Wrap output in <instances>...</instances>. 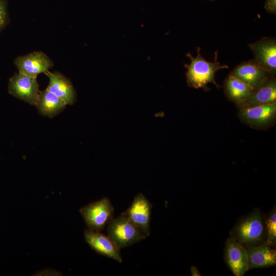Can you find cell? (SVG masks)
Listing matches in <instances>:
<instances>
[{
	"mask_svg": "<svg viewBox=\"0 0 276 276\" xmlns=\"http://www.w3.org/2000/svg\"><path fill=\"white\" fill-rule=\"evenodd\" d=\"M197 52L196 57L192 56L190 53L186 55L191 60L189 64H184L187 69L186 79L188 85L196 89L202 88L205 91L210 90L207 85L210 83H212L217 87H219L215 81V74L218 70L227 68L228 66L226 65H221L217 61V52L215 53L213 62L207 61L201 56L199 47L197 48Z\"/></svg>",
	"mask_w": 276,
	"mask_h": 276,
	"instance_id": "6da1fadb",
	"label": "cell"
},
{
	"mask_svg": "<svg viewBox=\"0 0 276 276\" xmlns=\"http://www.w3.org/2000/svg\"><path fill=\"white\" fill-rule=\"evenodd\" d=\"M231 236L244 247L265 243V222L262 213L256 210L241 218L231 232Z\"/></svg>",
	"mask_w": 276,
	"mask_h": 276,
	"instance_id": "7a4b0ae2",
	"label": "cell"
},
{
	"mask_svg": "<svg viewBox=\"0 0 276 276\" xmlns=\"http://www.w3.org/2000/svg\"><path fill=\"white\" fill-rule=\"evenodd\" d=\"M107 236L119 249L131 246L147 237L122 214L108 224Z\"/></svg>",
	"mask_w": 276,
	"mask_h": 276,
	"instance_id": "3957f363",
	"label": "cell"
},
{
	"mask_svg": "<svg viewBox=\"0 0 276 276\" xmlns=\"http://www.w3.org/2000/svg\"><path fill=\"white\" fill-rule=\"evenodd\" d=\"M79 212L89 229L101 232L113 219L114 208L107 197L91 202Z\"/></svg>",
	"mask_w": 276,
	"mask_h": 276,
	"instance_id": "277c9868",
	"label": "cell"
},
{
	"mask_svg": "<svg viewBox=\"0 0 276 276\" xmlns=\"http://www.w3.org/2000/svg\"><path fill=\"white\" fill-rule=\"evenodd\" d=\"M238 116L241 122L251 128L265 130L275 124L276 103L241 108Z\"/></svg>",
	"mask_w": 276,
	"mask_h": 276,
	"instance_id": "5b68a950",
	"label": "cell"
},
{
	"mask_svg": "<svg viewBox=\"0 0 276 276\" xmlns=\"http://www.w3.org/2000/svg\"><path fill=\"white\" fill-rule=\"evenodd\" d=\"M8 92L14 97L35 105L40 93L37 79L18 72L9 80Z\"/></svg>",
	"mask_w": 276,
	"mask_h": 276,
	"instance_id": "8992f818",
	"label": "cell"
},
{
	"mask_svg": "<svg viewBox=\"0 0 276 276\" xmlns=\"http://www.w3.org/2000/svg\"><path fill=\"white\" fill-rule=\"evenodd\" d=\"M233 76L256 90L264 85L272 76L253 59L241 62L231 72Z\"/></svg>",
	"mask_w": 276,
	"mask_h": 276,
	"instance_id": "52a82bcc",
	"label": "cell"
},
{
	"mask_svg": "<svg viewBox=\"0 0 276 276\" xmlns=\"http://www.w3.org/2000/svg\"><path fill=\"white\" fill-rule=\"evenodd\" d=\"M14 64L18 72L35 78L41 73H46L54 66L52 59L41 51L19 56L14 59Z\"/></svg>",
	"mask_w": 276,
	"mask_h": 276,
	"instance_id": "ba28073f",
	"label": "cell"
},
{
	"mask_svg": "<svg viewBox=\"0 0 276 276\" xmlns=\"http://www.w3.org/2000/svg\"><path fill=\"white\" fill-rule=\"evenodd\" d=\"M152 204L142 193L134 198L131 205L122 214L125 216L146 237L150 234V222Z\"/></svg>",
	"mask_w": 276,
	"mask_h": 276,
	"instance_id": "9c48e42d",
	"label": "cell"
},
{
	"mask_svg": "<svg viewBox=\"0 0 276 276\" xmlns=\"http://www.w3.org/2000/svg\"><path fill=\"white\" fill-rule=\"evenodd\" d=\"M255 59L261 66L275 76L276 73V39L265 37L249 44Z\"/></svg>",
	"mask_w": 276,
	"mask_h": 276,
	"instance_id": "30bf717a",
	"label": "cell"
},
{
	"mask_svg": "<svg viewBox=\"0 0 276 276\" xmlns=\"http://www.w3.org/2000/svg\"><path fill=\"white\" fill-rule=\"evenodd\" d=\"M224 260L235 276H243L249 270L245 247L231 237L225 242Z\"/></svg>",
	"mask_w": 276,
	"mask_h": 276,
	"instance_id": "8fae6325",
	"label": "cell"
},
{
	"mask_svg": "<svg viewBox=\"0 0 276 276\" xmlns=\"http://www.w3.org/2000/svg\"><path fill=\"white\" fill-rule=\"evenodd\" d=\"M84 235L86 242L98 254L122 262L120 249L108 236L89 228L84 231Z\"/></svg>",
	"mask_w": 276,
	"mask_h": 276,
	"instance_id": "7c38bea8",
	"label": "cell"
},
{
	"mask_svg": "<svg viewBox=\"0 0 276 276\" xmlns=\"http://www.w3.org/2000/svg\"><path fill=\"white\" fill-rule=\"evenodd\" d=\"M223 89L228 100L233 102L239 109L248 106L255 91L252 88L230 75L224 81Z\"/></svg>",
	"mask_w": 276,
	"mask_h": 276,
	"instance_id": "4fadbf2b",
	"label": "cell"
},
{
	"mask_svg": "<svg viewBox=\"0 0 276 276\" xmlns=\"http://www.w3.org/2000/svg\"><path fill=\"white\" fill-rule=\"evenodd\" d=\"M45 74L49 79L46 89L64 100L67 105H72L76 101L77 93L69 79L57 71H48Z\"/></svg>",
	"mask_w": 276,
	"mask_h": 276,
	"instance_id": "5bb4252c",
	"label": "cell"
},
{
	"mask_svg": "<svg viewBox=\"0 0 276 276\" xmlns=\"http://www.w3.org/2000/svg\"><path fill=\"white\" fill-rule=\"evenodd\" d=\"M248 259V269L268 267L276 265V251L266 243L254 246L245 247Z\"/></svg>",
	"mask_w": 276,
	"mask_h": 276,
	"instance_id": "9a60e30c",
	"label": "cell"
},
{
	"mask_svg": "<svg viewBox=\"0 0 276 276\" xmlns=\"http://www.w3.org/2000/svg\"><path fill=\"white\" fill-rule=\"evenodd\" d=\"M66 105L64 100L45 89L40 91L35 105L41 114L53 118L63 110Z\"/></svg>",
	"mask_w": 276,
	"mask_h": 276,
	"instance_id": "2e32d148",
	"label": "cell"
},
{
	"mask_svg": "<svg viewBox=\"0 0 276 276\" xmlns=\"http://www.w3.org/2000/svg\"><path fill=\"white\" fill-rule=\"evenodd\" d=\"M275 103L276 79L272 76L264 85L255 90L247 107Z\"/></svg>",
	"mask_w": 276,
	"mask_h": 276,
	"instance_id": "e0dca14e",
	"label": "cell"
},
{
	"mask_svg": "<svg viewBox=\"0 0 276 276\" xmlns=\"http://www.w3.org/2000/svg\"><path fill=\"white\" fill-rule=\"evenodd\" d=\"M266 239L265 243L273 247L276 243V210L275 207L271 211L265 220Z\"/></svg>",
	"mask_w": 276,
	"mask_h": 276,
	"instance_id": "ac0fdd59",
	"label": "cell"
},
{
	"mask_svg": "<svg viewBox=\"0 0 276 276\" xmlns=\"http://www.w3.org/2000/svg\"><path fill=\"white\" fill-rule=\"evenodd\" d=\"M9 22L8 2L0 0V31L3 30Z\"/></svg>",
	"mask_w": 276,
	"mask_h": 276,
	"instance_id": "d6986e66",
	"label": "cell"
},
{
	"mask_svg": "<svg viewBox=\"0 0 276 276\" xmlns=\"http://www.w3.org/2000/svg\"><path fill=\"white\" fill-rule=\"evenodd\" d=\"M264 9L269 13L276 14V0H266Z\"/></svg>",
	"mask_w": 276,
	"mask_h": 276,
	"instance_id": "ffe728a7",
	"label": "cell"
},
{
	"mask_svg": "<svg viewBox=\"0 0 276 276\" xmlns=\"http://www.w3.org/2000/svg\"><path fill=\"white\" fill-rule=\"evenodd\" d=\"M190 272L192 276H200L201 274L199 273L196 267L192 266L191 267Z\"/></svg>",
	"mask_w": 276,
	"mask_h": 276,
	"instance_id": "44dd1931",
	"label": "cell"
},
{
	"mask_svg": "<svg viewBox=\"0 0 276 276\" xmlns=\"http://www.w3.org/2000/svg\"><path fill=\"white\" fill-rule=\"evenodd\" d=\"M210 1H214V0H210Z\"/></svg>",
	"mask_w": 276,
	"mask_h": 276,
	"instance_id": "7402d4cb",
	"label": "cell"
}]
</instances>
